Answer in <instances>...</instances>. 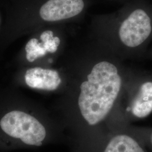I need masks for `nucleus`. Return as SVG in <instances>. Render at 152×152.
<instances>
[{
	"label": "nucleus",
	"mask_w": 152,
	"mask_h": 152,
	"mask_svg": "<svg viewBox=\"0 0 152 152\" xmlns=\"http://www.w3.org/2000/svg\"><path fill=\"white\" fill-rule=\"evenodd\" d=\"M122 85L118 69L111 62L96 63L81 85L78 104L81 113L90 125L103 120L112 108Z\"/></svg>",
	"instance_id": "f257e3e1"
},
{
	"label": "nucleus",
	"mask_w": 152,
	"mask_h": 152,
	"mask_svg": "<svg viewBox=\"0 0 152 152\" xmlns=\"http://www.w3.org/2000/svg\"><path fill=\"white\" fill-rule=\"evenodd\" d=\"M48 136L44 121L32 110H0V152L42 147Z\"/></svg>",
	"instance_id": "f03ea898"
},
{
	"label": "nucleus",
	"mask_w": 152,
	"mask_h": 152,
	"mask_svg": "<svg viewBox=\"0 0 152 152\" xmlns=\"http://www.w3.org/2000/svg\"><path fill=\"white\" fill-rule=\"evenodd\" d=\"M125 16L121 23L118 37L125 46L135 48L143 44L151 34V18L145 9L135 7L125 9Z\"/></svg>",
	"instance_id": "7ed1b4c3"
},
{
	"label": "nucleus",
	"mask_w": 152,
	"mask_h": 152,
	"mask_svg": "<svg viewBox=\"0 0 152 152\" xmlns=\"http://www.w3.org/2000/svg\"><path fill=\"white\" fill-rule=\"evenodd\" d=\"M86 6L85 0H48L40 8L39 15L45 21H60L80 15Z\"/></svg>",
	"instance_id": "20e7f679"
},
{
	"label": "nucleus",
	"mask_w": 152,
	"mask_h": 152,
	"mask_svg": "<svg viewBox=\"0 0 152 152\" xmlns=\"http://www.w3.org/2000/svg\"><path fill=\"white\" fill-rule=\"evenodd\" d=\"M24 80L27 86L33 89L51 91L58 88L61 79L56 71L35 67L27 71Z\"/></svg>",
	"instance_id": "39448f33"
},
{
	"label": "nucleus",
	"mask_w": 152,
	"mask_h": 152,
	"mask_svg": "<svg viewBox=\"0 0 152 152\" xmlns=\"http://www.w3.org/2000/svg\"><path fill=\"white\" fill-rule=\"evenodd\" d=\"M41 41L36 38L31 39L26 46V58L28 61L33 62L47 53L56 52L60 43V39L54 37L51 31H46L40 36Z\"/></svg>",
	"instance_id": "423d86ee"
},
{
	"label": "nucleus",
	"mask_w": 152,
	"mask_h": 152,
	"mask_svg": "<svg viewBox=\"0 0 152 152\" xmlns=\"http://www.w3.org/2000/svg\"><path fill=\"white\" fill-rule=\"evenodd\" d=\"M130 110L136 117L143 118L152 112V81L142 83L134 99Z\"/></svg>",
	"instance_id": "0eeeda50"
},
{
	"label": "nucleus",
	"mask_w": 152,
	"mask_h": 152,
	"mask_svg": "<svg viewBox=\"0 0 152 152\" xmlns=\"http://www.w3.org/2000/svg\"><path fill=\"white\" fill-rule=\"evenodd\" d=\"M104 152H145L139 144L133 138L125 135L114 137Z\"/></svg>",
	"instance_id": "6e6552de"
},
{
	"label": "nucleus",
	"mask_w": 152,
	"mask_h": 152,
	"mask_svg": "<svg viewBox=\"0 0 152 152\" xmlns=\"http://www.w3.org/2000/svg\"><path fill=\"white\" fill-rule=\"evenodd\" d=\"M150 141H151V143L152 144V133L151 135V136H150Z\"/></svg>",
	"instance_id": "1a4fd4ad"
}]
</instances>
